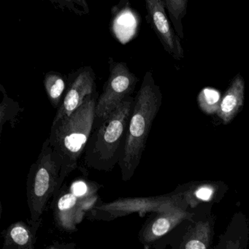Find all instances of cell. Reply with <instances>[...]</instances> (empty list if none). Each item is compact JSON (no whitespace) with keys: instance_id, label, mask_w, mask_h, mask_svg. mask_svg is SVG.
<instances>
[{"instance_id":"obj_1","label":"cell","mask_w":249,"mask_h":249,"mask_svg":"<svg viewBox=\"0 0 249 249\" xmlns=\"http://www.w3.org/2000/svg\"><path fill=\"white\" fill-rule=\"evenodd\" d=\"M162 103V94L151 71L144 75L135 97L126 137L119 161L122 178L128 181L135 174L142 158L153 122Z\"/></svg>"},{"instance_id":"obj_2","label":"cell","mask_w":249,"mask_h":249,"mask_svg":"<svg viewBox=\"0 0 249 249\" xmlns=\"http://www.w3.org/2000/svg\"><path fill=\"white\" fill-rule=\"evenodd\" d=\"M100 94L94 93L86 99L71 116L61 119L51 128V146L62 159L60 178L53 198L57 196L65 179L79 167V161L92 131L96 119V106Z\"/></svg>"},{"instance_id":"obj_3","label":"cell","mask_w":249,"mask_h":249,"mask_svg":"<svg viewBox=\"0 0 249 249\" xmlns=\"http://www.w3.org/2000/svg\"><path fill=\"white\" fill-rule=\"evenodd\" d=\"M134 102L129 97L107 119L96 117L83 156L86 167L109 173L119 164Z\"/></svg>"},{"instance_id":"obj_4","label":"cell","mask_w":249,"mask_h":249,"mask_svg":"<svg viewBox=\"0 0 249 249\" xmlns=\"http://www.w3.org/2000/svg\"><path fill=\"white\" fill-rule=\"evenodd\" d=\"M62 163V157L53 151L48 138L27 175V205L30 211L29 224L31 225L41 226L42 216L51 198L54 196Z\"/></svg>"},{"instance_id":"obj_5","label":"cell","mask_w":249,"mask_h":249,"mask_svg":"<svg viewBox=\"0 0 249 249\" xmlns=\"http://www.w3.org/2000/svg\"><path fill=\"white\" fill-rule=\"evenodd\" d=\"M180 199L181 192L178 195L148 197L119 198L110 202L101 200L86 215L91 221H110L136 213L143 215L147 213L165 211Z\"/></svg>"},{"instance_id":"obj_6","label":"cell","mask_w":249,"mask_h":249,"mask_svg":"<svg viewBox=\"0 0 249 249\" xmlns=\"http://www.w3.org/2000/svg\"><path fill=\"white\" fill-rule=\"evenodd\" d=\"M109 76L105 83L96 106V117L106 119L126 99L132 97L138 78L131 72L125 62L108 59Z\"/></svg>"},{"instance_id":"obj_7","label":"cell","mask_w":249,"mask_h":249,"mask_svg":"<svg viewBox=\"0 0 249 249\" xmlns=\"http://www.w3.org/2000/svg\"><path fill=\"white\" fill-rule=\"evenodd\" d=\"M100 201L98 195L87 199H79L64 184L54 197L53 218L56 227L67 232L78 231V225L84 217Z\"/></svg>"},{"instance_id":"obj_8","label":"cell","mask_w":249,"mask_h":249,"mask_svg":"<svg viewBox=\"0 0 249 249\" xmlns=\"http://www.w3.org/2000/svg\"><path fill=\"white\" fill-rule=\"evenodd\" d=\"M96 75L91 66L82 67L68 75V87L62 106L56 112L52 124L68 117L81 107L87 97L97 92Z\"/></svg>"},{"instance_id":"obj_9","label":"cell","mask_w":249,"mask_h":249,"mask_svg":"<svg viewBox=\"0 0 249 249\" xmlns=\"http://www.w3.org/2000/svg\"><path fill=\"white\" fill-rule=\"evenodd\" d=\"M182 203L180 199L165 211L152 213L144 223L138 233V239L145 249L152 247L181 221L191 216Z\"/></svg>"},{"instance_id":"obj_10","label":"cell","mask_w":249,"mask_h":249,"mask_svg":"<svg viewBox=\"0 0 249 249\" xmlns=\"http://www.w3.org/2000/svg\"><path fill=\"white\" fill-rule=\"evenodd\" d=\"M146 20L160 39L164 50L175 59H183L184 53L180 39L176 35L166 14L164 1L146 0Z\"/></svg>"},{"instance_id":"obj_11","label":"cell","mask_w":249,"mask_h":249,"mask_svg":"<svg viewBox=\"0 0 249 249\" xmlns=\"http://www.w3.org/2000/svg\"><path fill=\"white\" fill-rule=\"evenodd\" d=\"M40 227L22 221L13 223L1 233L3 238L2 249H36Z\"/></svg>"},{"instance_id":"obj_12","label":"cell","mask_w":249,"mask_h":249,"mask_svg":"<svg viewBox=\"0 0 249 249\" xmlns=\"http://www.w3.org/2000/svg\"><path fill=\"white\" fill-rule=\"evenodd\" d=\"M245 82L243 77L237 74L220 103L218 117L224 124H228L235 117L244 103Z\"/></svg>"},{"instance_id":"obj_13","label":"cell","mask_w":249,"mask_h":249,"mask_svg":"<svg viewBox=\"0 0 249 249\" xmlns=\"http://www.w3.org/2000/svg\"><path fill=\"white\" fill-rule=\"evenodd\" d=\"M43 85L51 104L58 110L62 106L66 94L68 76L56 71H49L45 75Z\"/></svg>"},{"instance_id":"obj_14","label":"cell","mask_w":249,"mask_h":249,"mask_svg":"<svg viewBox=\"0 0 249 249\" xmlns=\"http://www.w3.org/2000/svg\"><path fill=\"white\" fill-rule=\"evenodd\" d=\"M212 231L209 221H197L185 234L179 249H209Z\"/></svg>"},{"instance_id":"obj_15","label":"cell","mask_w":249,"mask_h":249,"mask_svg":"<svg viewBox=\"0 0 249 249\" xmlns=\"http://www.w3.org/2000/svg\"><path fill=\"white\" fill-rule=\"evenodd\" d=\"M0 90L2 93V103L0 104V136L2 135L3 126L9 123L12 128L15 127L18 122L20 114L24 112V108L20 107L19 103L11 99L8 95L3 86L0 85Z\"/></svg>"},{"instance_id":"obj_16","label":"cell","mask_w":249,"mask_h":249,"mask_svg":"<svg viewBox=\"0 0 249 249\" xmlns=\"http://www.w3.org/2000/svg\"><path fill=\"white\" fill-rule=\"evenodd\" d=\"M164 2L176 35L180 40H183L184 38V33L182 25V18L186 14L187 0H164Z\"/></svg>"},{"instance_id":"obj_17","label":"cell","mask_w":249,"mask_h":249,"mask_svg":"<svg viewBox=\"0 0 249 249\" xmlns=\"http://www.w3.org/2000/svg\"><path fill=\"white\" fill-rule=\"evenodd\" d=\"M218 192V186L213 183H202L193 186L183 195L185 201L192 207H195L199 202H211L215 197Z\"/></svg>"},{"instance_id":"obj_18","label":"cell","mask_w":249,"mask_h":249,"mask_svg":"<svg viewBox=\"0 0 249 249\" xmlns=\"http://www.w3.org/2000/svg\"><path fill=\"white\" fill-rule=\"evenodd\" d=\"M221 99L219 91L211 87H205L198 94L197 103L202 112L206 114H214L218 113Z\"/></svg>"},{"instance_id":"obj_19","label":"cell","mask_w":249,"mask_h":249,"mask_svg":"<svg viewBox=\"0 0 249 249\" xmlns=\"http://www.w3.org/2000/svg\"><path fill=\"white\" fill-rule=\"evenodd\" d=\"M100 187L101 186L95 182L78 178L71 183L69 191L79 199H87L97 195Z\"/></svg>"},{"instance_id":"obj_20","label":"cell","mask_w":249,"mask_h":249,"mask_svg":"<svg viewBox=\"0 0 249 249\" xmlns=\"http://www.w3.org/2000/svg\"><path fill=\"white\" fill-rule=\"evenodd\" d=\"M52 3L56 4L60 8H68L71 11H73L75 14L82 16L84 14H89L88 5L87 2L81 6L75 7L78 1H52Z\"/></svg>"},{"instance_id":"obj_21","label":"cell","mask_w":249,"mask_h":249,"mask_svg":"<svg viewBox=\"0 0 249 249\" xmlns=\"http://www.w3.org/2000/svg\"><path fill=\"white\" fill-rule=\"evenodd\" d=\"M45 249H77V246L75 243L53 242L52 244L46 246Z\"/></svg>"},{"instance_id":"obj_22","label":"cell","mask_w":249,"mask_h":249,"mask_svg":"<svg viewBox=\"0 0 249 249\" xmlns=\"http://www.w3.org/2000/svg\"><path fill=\"white\" fill-rule=\"evenodd\" d=\"M237 246H236L235 244L234 243H230V242H228L227 243V246H226L225 249H237Z\"/></svg>"},{"instance_id":"obj_23","label":"cell","mask_w":249,"mask_h":249,"mask_svg":"<svg viewBox=\"0 0 249 249\" xmlns=\"http://www.w3.org/2000/svg\"><path fill=\"white\" fill-rule=\"evenodd\" d=\"M152 247L155 248L156 249H164V246L161 243L158 244V243H156Z\"/></svg>"}]
</instances>
